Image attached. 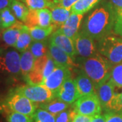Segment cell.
I'll list each match as a JSON object with an SVG mask.
<instances>
[{"mask_svg": "<svg viewBox=\"0 0 122 122\" xmlns=\"http://www.w3.org/2000/svg\"><path fill=\"white\" fill-rule=\"evenodd\" d=\"M83 18V14L71 13L66 22L58 29V30L64 35L71 39H74L78 33L79 29Z\"/></svg>", "mask_w": 122, "mask_h": 122, "instance_id": "9a60e30c", "label": "cell"}, {"mask_svg": "<svg viewBox=\"0 0 122 122\" xmlns=\"http://www.w3.org/2000/svg\"><path fill=\"white\" fill-rule=\"evenodd\" d=\"M3 29H0V37H1V31H2Z\"/></svg>", "mask_w": 122, "mask_h": 122, "instance_id": "60d3db41", "label": "cell"}, {"mask_svg": "<svg viewBox=\"0 0 122 122\" xmlns=\"http://www.w3.org/2000/svg\"><path fill=\"white\" fill-rule=\"evenodd\" d=\"M106 122H122V113L107 112Z\"/></svg>", "mask_w": 122, "mask_h": 122, "instance_id": "e575fe53", "label": "cell"}, {"mask_svg": "<svg viewBox=\"0 0 122 122\" xmlns=\"http://www.w3.org/2000/svg\"><path fill=\"white\" fill-rule=\"evenodd\" d=\"M13 0H0V12L3 10L10 8Z\"/></svg>", "mask_w": 122, "mask_h": 122, "instance_id": "8d00e7d4", "label": "cell"}, {"mask_svg": "<svg viewBox=\"0 0 122 122\" xmlns=\"http://www.w3.org/2000/svg\"><path fill=\"white\" fill-rule=\"evenodd\" d=\"M70 77H71V69L64 66L56 65L52 73L44 79L41 85L56 94L63 83Z\"/></svg>", "mask_w": 122, "mask_h": 122, "instance_id": "9c48e42d", "label": "cell"}, {"mask_svg": "<svg viewBox=\"0 0 122 122\" xmlns=\"http://www.w3.org/2000/svg\"><path fill=\"white\" fill-rule=\"evenodd\" d=\"M56 65L55 62L48 53V61H47V62L46 64L44 70V78L46 79L48 75L51 74L54 69L56 68Z\"/></svg>", "mask_w": 122, "mask_h": 122, "instance_id": "1f68e13d", "label": "cell"}, {"mask_svg": "<svg viewBox=\"0 0 122 122\" xmlns=\"http://www.w3.org/2000/svg\"><path fill=\"white\" fill-rule=\"evenodd\" d=\"M24 25H25L22 24V22L18 20L12 26L2 29L1 37L6 46L12 47L14 46Z\"/></svg>", "mask_w": 122, "mask_h": 122, "instance_id": "2e32d148", "label": "cell"}, {"mask_svg": "<svg viewBox=\"0 0 122 122\" xmlns=\"http://www.w3.org/2000/svg\"><path fill=\"white\" fill-rule=\"evenodd\" d=\"M97 50L113 66L122 62V37L115 33L99 39Z\"/></svg>", "mask_w": 122, "mask_h": 122, "instance_id": "3957f363", "label": "cell"}, {"mask_svg": "<svg viewBox=\"0 0 122 122\" xmlns=\"http://www.w3.org/2000/svg\"><path fill=\"white\" fill-rule=\"evenodd\" d=\"M79 0H53L55 6H60L64 8L71 10L72 6Z\"/></svg>", "mask_w": 122, "mask_h": 122, "instance_id": "836d02e7", "label": "cell"}, {"mask_svg": "<svg viewBox=\"0 0 122 122\" xmlns=\"http://www.w3.org/2000/svg\"><path fill=\"white\" fill-rule=\"evenodd\" d=\"M31 53L36 58L46 56L49 51V44L46 41H33L29 48Z\"/></svg>", "mask_w": 122, "mask_h": 122, "instance_id": "d4e9b609", "label": "cell"}, {"mask_svg": "<svg viewBox=\"0 0 122 122\" xmlns=\"http://www.w3.org/2000/svg\"><path fill=\"white\" fill-rule=\"evenodd\" d=\"M110 3L117 14V20L122 22V0H110Z\"/></svg>", "mask_w": 122, "mask_h": 122, "instance_id": "d6a6232c", "label": "cell"}, {"mask_svg": "<svg viewBox=\"0 0 122 122\" xmlns=\"http://www.w3.org/2000/svg\"><path fill=\"white\" fill-rule=\"evenodd\" d=\"M79 97L90 95L96 93V87L94 82L83 72H81L75 79Z\"/></svg>", "mask_w": 122, "mask_h": 122, "instance_id": "e0dca14e", "label": "cell"}, {"mask_svg": "<svg viewBox=\"0 0 122 122\" xmlns=\"http://www.w3.org/2000/svg\"><path fill=\"white\" fill-rule=\"evenodd\" d=\"M8 109L13 112L33 117L38 105L26 96L12 90L5 101Z\"/></svg>", "mask_w": 122, "mask_h": 122, "instance_id": "277c9868", "label": "cell"}, {"mask_svg": "<svg viewBox=\"0 0 122 122\" xmlns=\"http://www.w3.org/2000/svg\"></svg>", "mask_w": 122, "mask_h": 122, "instance_id": "7bdbcfd3", "label": "cell"}, {"mask_svg": "<svg viewBox=\"0 0 122 122\" xmlns=\"http://www.w3.org/2000/svg\"><path fill=\"white\" fill-rule=\"evenodd\" d=\"M35 61V58L29 50L22 52L20 58V72L24 77L33 69Z\"/></svg>", "mask_w": 122, "mask_h": 122, "instance_id": "44dd1931", "label": "cell"}, {"mask_svg": "<svg viewBox=\"0 0 122 122\" xmlns=\"http://www.w3.org/2000/svg\"><path fill=\"white\" fill-rule=\"evenodd\" d=\"M0 15L1 18V28L2 29H6L10 26H12L18 21L10 8H7L3 10L1 12H0Z\"/></svg>", "mask_w": 122, "mask_h": 122, "instance_id": "4316f807", "label": "cell"}, {"mask_svg": "<svg viewBox=\"0 0 122 122\" xmlns=\"http://www.w3.org/2000/svg\"><path fill=\"white\" fill-rule=\"evenodd\" d=\"M7 121L8 122H32L30 117L13 111L8 114Z\"/></svg>", "mask_w": 122, "mask_h": 122, "instance_id": "4dcf8cb0", "label": "cell"}, {"mask_svg": "<svg viewBox=\"0 0 122 122\" xmlns=\"http://www.w3.org/2000/svg\"><path fill=\"white\" fill-rule=\"evenodd\" d=\"M25 25L29 29L40 26L46 28L52 25L51 10L47 8L41 10H30Z\"/></svg>", "mask_w": 122, "mask_h": 122, "instance_id": "30bf717a", "label": "cell"}, {"mask_svg": "<svg viewBox=\"0 0 122 122\" xmlns=\"http://www.w3.org/2000/svg\"><path fill=\"white\" fill-rule=\"evenodd\" d=\"M32 40L33 39L30 36L29 28L25 25L14 48H16L18 51L23 52L30 48Z\"/></svg>", "mask_w": 122, "mask_h": 122, "instance_id": "ffe728a7", "label": "cell"}, {"mask_svg": "<svg viewBox=\"0 0 122 122\" xmlns=\"http://www.w3.org/2000/svg\"><path fill=\"white\" fill-rule=\"evenodd\" d=\"M110 79L116 86L122 87V62L113 66Z\"/></svg>", "mask_w": 122, "mask_h": 122, "instance_id": "f1b7e54d", "label": "cell"}, {"mask_svg": "<svg viewBox=\"0 0 122 122\" xmlns=\"http://www.w3.org/2000/svg\"><path fill=\"white\" fill-rule=\"evenodd\" d=\"M106 115H97L94 116L90 122H106Z\"/></svg>", "mask_w": 122, "mask_h": 122, "instance_id": "74e56055", "label": "cell"}, {"mask_svg": "<svg viewBox=\"0 0 122 122\" xmlns=\"http://www.w3.org/2000/svg\"><path fill=\"white\" fill-rule=\"evenodd\" d=\"M75 62L81 72L91 79L96 88L110 78L113 65L99 52L89 58L77 56Z\"/></svg>", "mask_w": 122, "mask_h": 122, "instance_id": "7a4b0ae2", "label": "cell"}, {"mask_svg": "<svg viewBox=\"0 0 122 122\" xmlns=\"http://www.w3.org/2000/svg\"><path fill=\"white\" fill-rule=\"evenodd\" d=\"M23 2L30 10H41L52 8L55 6L51 0H20Z\"/></svg>", "mask_w": 122, "mask_h": 122, "instance_id": "484cf974", "label": "cell"}, {"mask_svg": "<svg viewBox=\"0 0 122 122\" xmlns=\"http://www.w3.org/2000/svg\"><path fill=\"white\" fill-rule=\"evenodd\" d=\"M0 29H2L1 28V15H0Z\"/></svg>", "mask_w": 122, "mask_h": 122, "instance_id": "ab89813d", "label": "cell"}, {"mask_svg": "<svg viewBox=\"0 0 122 122\" xmlns=\"http://www.w3.org/2000/svg\"><path fill=\"white\" fill-rule=\"evenodd\" d=\"M8 109L7 106L5 105V102H1L0 100V114L4 113L5 111H6V109Z\"/></svg>", "mask_w": 122, "mask_h": 122, "instance_id": "f35d334b", "label": "cell"}, {"mask_svg": "<svg viewBox=\"0 0 122 122\" xmlns=\"http://www.w3.org/2000/svg\"><path fill=\"white\" fill-rule=\"evenodd\" d=\"M92 117H93L76 113L73 119V122H90Z\"/></svg>", "mask_w": 122, "mask_h": 122, "instance_id": "d590c367", "label": "cell"}, {"mask_svg": "<svg viewBox=\"0 0 122 122\" xmlns=\"http://www.w3.org/2000/svg\"><path fill=\"white\" fill-rule=\"evenodd\" d=\"M50 42L56 46L57 47L69 54L75 61V56H77V54L73 39L68 37L62 33H61L58 29H57L51 35Z\"/></svg>", "mask_w": 122, "mask_h": 122, "instance_id": "7c38bea8", "label": "cell"}, {"mask_svg": "<svg viewBox=\"0 0 122 122\" xmlns=\"http://www.w3.org/2000/svg\"><path fill=\"white\" fill-rule=\"evenodd\" d=\"M38 106L39 107V108L46 110L50 113L56 116L58 113L68 109L69 105L57 98L47 102L39 104Z\"/></svg>", "mask_w": 122, "mask_h": 122, "instance_id": "d6986e66", "label": "cell"}, {"mask_svg": "<svg viewBox=\"0 0 122 122\" xmlns=\"http://www.w3.org/2000/svg\"><path fill=\"white\" fill-rule=\"evenodd\" d=\"M99 0H79L71 8L72 13L83 14L94 7Z\"/></svg>", "mask_w": 122, "mask_h": 122, "instance_id": "cb8c5ba5", "label": "cell"}, {"mask_svg": "<svg viewBox=\"0 0 122 122\" xmlns=\"http://www.w3.org/2000/svg\"><path fill=\"white\" fill-rule=\"evenodd\" d=\"M115 85L109 78L96 88V93L99 98L102 109L107 111L109 105L115 94Z\"/></svg>", "mask_w": 122, "mask_h": 122, "instance_id": "4fadbf2b", "label": "cell"}, {"mask_svg": "<svg viewBox=\"0 0 122 122\" xmlns=\"http://www.w3.org/2000/svg\"><path fill=\"white\" fill-rule=\"evenodd\" d=\"M31 120L32 122H56L54 115L41 108L36 109Z\"/></svg>", "mask_w": 122, "mask_h": 122, "instance_id": "83f0119b", "label": "cell"}, {"mask_svg": "<svg viewBox=\"0 0 122 122\" xmlns=\"http://www.w3.org/2000/svg\"></svg>", "mask_w": 122, "mask_h": 122, "instance_id": "b9f144b4", "label": "cell"}, {"mask_svg": "<svg viewBox=\"0 0 122 122\" xmlns=\"http://www.w3.org/2000/svg\"><path fill=\"white\" fill-rule=\"evenodd\" d=\"M20 93L35 103L41 104L49 102L56 98V94L43 85L22 86L13 90Z\"/></svg>", "mask_w": 122, "mask_h": 122, "instance_id": "5b68a950", "label": "cell"}, {"mask_svg": "<svg viewBox=\"0 0 122 122\" xmlns=\"http://www.w3.org/2000/svg\"><path fill=\"white\" fill-rule=\"evenodd\" d=\"M76 113L75 112L74 109H67L63 111L60 113H58L55 116L56 122H71L74 118Z\"/></svg>", "mask_w": 122, "mask_h": 122, "instance_id": "f546056e", "label": "cell"}, {"mask_svg": "<svg viewBox=\"0 0 122 122\" xmlns=\"http://www.w3.org/2000/svg\"><path fill=\"white\" fill-rule=\"evenodd\" d=\"M56 98L69 105L74 103L78 99L79 97L75 79L70 77L66 80L57 92Z\"/></svg>", "mask_w": 122, "mask_h": 122, "instance_id": "8fae6325", "label": "cell"}, {"mask_svg": "<svg viewBox=\"0 0 122 122\" xmlns=\"http://www.w3.org/2000/svg\"><path fill=\"white\" fill-rule=\"evenodd\" d=\"M117 20V14L110 4H105L95 9L84 20L81 32L94 40L113 33Z\"/></svg>", "mask_w": 122, "mask_h": 122, "instance_id": "6da1fadb", "label": "cell"}, {"mask_svg": "<svg viewBox=\"0 0 122 122\" xmlns=\"http://www.w3.org/2000/svg\"><path fill=\"white\" fill-rule=\"evenodd\" d=\"M10 8L19 21L22 22H26V18L29 12V9L23 2L20 0H13Z\"/></svg>", "mask_w": 122, "mask_h": 122, "instance_id": "7402d4cb", "label": "cell"}, {"mask_svg": "<svg viewBox=\"0 0 122 122\" xmlns=\"http://www.w3.org/2000/svg\"><path fill=\"white\" fill-rule=\"evenodd\" d=\"M56 30L53 25L46 28L35 26L29 29L30 36L33 41H44Z\"/></svg>", "mask_w": 122, "mask_h": 122, "instance_id": "603a6c76", "label": "cell"}, {"mask_svg": "<svg viewBox=\"0 0 122 122\" xmlns=\"http://www.w3.org/2000/svg\"><path fill=\"white\" fill-rule=\"evenodd\" d=\"M73 109L77 114L94 117L100 115L102 107L96 93L81 96L74 102Z\"/></svg>", "mask_w": 122, "mask_h": 122, "instance_id": "8992f818", "label": "cell"}, {"mask_svg": "<svg viewBox=\"0 0 122 122\" xmlns=\"http://www.w3.org/2000/svg\"><path fill=\"white\" fill-rule=\"evenodd\" d=\"M71 9L64 8L60 6H54L51 8L52 25L58 29L69 18L71 14Z\"/></svg>", "mask_w": 122, "mask_h": 122, "instance_id": "ac0fdd59", "label": "cell"}, {"mask_svg": "<svg viewBox=\"0 0 122 122\" xmlns=\"http://www.w3.org/2000/svg\"><path fill=\"white\" fill-rule=\"evenodd\" d=\"M76 54L81 58H89L98 54L94 39L79 31L73 39Z\"/></svg>", "mask_w": 122, "mask_h": 122, "instance_id": "ba28073f", "label": "cell"}, {"mask_svg": "<svg viewBox=\"0 0 122 122\" xmlns=\"http://www.w3.org/2000/svg\"><path fill=\"white\" fill-rule=\"evenodd\" d=\"M49 54L52 58L56 65L66 66L69 69L77 68L78 65L76 63L74 59L65 52L63 50L57 47L56 46L49 43Z\"/></svg>", "mask_w": 122, "mask_h": 122, "instance_id": "5bb4252c", "label": "cell"}, {"mask_svg": "<svg viewBox=\"0 0 122 122\" xmlns=\"http://www.w3.org/2000/svg\"><path fill=\"white\" fill-rule=\"evenodd\" d=\"M20 55L14 50H0V72L18 75L20 72Z\"/></svg>", "mask_w": 122, "mask_h": 122, "instance_id": "52a82bcc", "label": "cell"}]
</instances>
